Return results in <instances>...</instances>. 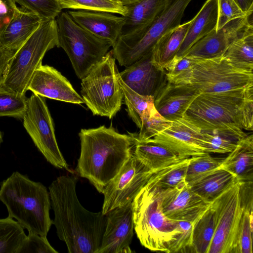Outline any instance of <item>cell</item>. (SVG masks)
Listing matches in <instances>:
<instances>
[{"instance_id": "cell-1", "label": "cell", "mask_w": 253, "mask_h": 253, "mask_svg": "<svg viewBox=\"0 0 253 253\" xmlns=\"http://www.w3.org/2000/svg\"><path fill=\"white\" fill-rule=\"evenodd\" d=\"M78 178L58 177L49 185L52 220L59 239L69 253H97L106 224V215L93 212L80 203L76 193Z\"/></svg>"}, {"instance_id": "cell-2", "label": "cell", "mask_w": 253, "mask_h": 253, "mask_svg": "<svg viewBox=\"0 0 253 253\" xmlns=\"http://www.w3.org/2000/svg\"><path fill=\"white\" fill-rule=\"evenodd\" d=\"M183 118L202 131L239 140L253 129V85L243 89L199 94Z\"/></svg>"}, {"instance_id": "cell-3", "label": "cell", "mask_w": 253, "mask_h": 253, "mask_svg": "<svg viewBox=\"0 0 253 253\" xmlns=\"http://www.w3.org/2000/svg\"><path fill=\"white\" fill-rule=\"evenodd\" d=\"M81 153L77 170L103 193L133 153L130 134H121L111 126L82 129L79 133Z\"/></svg>"}, {"instance_id": "cell-4", "label": "cell", "mask_w": 253, "mask_h": 253, "mask_svg": "<svg viewBox=\"0 0 253 253\" xmlns=\"http://www.w3.org/2000/svg\"><path fill=\"white\" fill-rule=\"evenodd\" d=\"M0 200L8 217L16 219L28 232L46 237L52 224L51 202L49 192L42 183L14 171L1 183Z\"/></svg>"}, {"instance_id": "cell-5", "label": "cell", "mask_w": 253, "mask_h": 253, "mask_svg": "<svg viewBox=\"0 0 253 253\" xmlns=\"http://www.w3.org/2000/svg\"><path fill=\"white\" fill-rule=\"evenodd\" d=\"M55 46L59 47L56 18L42 21L12 57L0 86L8 91L25 95L34 72L42 65L45 53Z\"/></svg>"}, {"instance_id": "cell-6", "label": "cell", "mask_w": 253, "mask_h": 253, "mask_svg": "<svg viewBox=\"0 0 253 253\" xmlns=\"http://www.w3.org/2000/svg\"><path fill=\"white\" fill-rule=\"evenodd\" d=\"M131 206L134 230L141 244L150 251L167 253L178 232L177 221L164 213L157 187L148 181Z\"/></svg>"}, {"instance_id": "cell-7", "label": "cell", "mask_w": 253, "mask_h": 253, "mask_svg": "<svg viewBox=\"0 0 253 253\" xmlns=\"http://www.w3.org/2000/svg\"><path fill=\"white\" fill-rule=\"evenodd\" d=\"M168 81L188 85L200 93L239 90L253 85V72L238 68L224 55L197 59L187 69Z\"/></svg>"}, {"instance_id": "cell-8", "label": "cell", "mask_w": 253, "mask_h": 253, "mask_svg": "<svg viewBox=\"0 0 253 253\" xmlns=\"http://www.w3.org/2000/svg\"><path fill=\"white\" fill-rule=\"evenodd\" d=\"M112 49L81 79V93L93 115L111 119L121 109L123 93Z\"/></svg>"}, {"instance_id": "cell-9", "label": "cell", "mask_w": 253, "mask_h": 253, "mask_svg": "<svg viewBox=\"0 0 253 253\" xmlns=\"http://www.w3.org/2000/svg\"><path fill=\"white\" fill-rule=\"evenodd\" d=\"M192 0H168L159 16L143 31L120 36L112 46L114 56L121 66L127 67L150 52L169 31L181 24L184 11Z\"/></svg>"}, {"instance_id": "cell-10", "label": "cell", "mask_w": 253, "mask_h": 253, "mask_svg": "<svg viewBox=\"0 0 253 253\" xmlns=\"http://www.w3.org/2000/svg\"><path fill=\"white\" fill-rule=\"evenodd\" d=\"M56 20L59 47L65 51L81 80L103 58L112 44L80 26L67 11L61 12Z\"/></svg>"}, {"instance_id": "cell-11", "label": "cell", "mask_w": 253, "mask_h": 253, "mask_svg": "<svg viewBox=\"0 0 253 253\" xmlns=\"http://www.w3.org/2000/svg\"><path fill=\"white\" fill-rule=\"evenodd\" d=\"M23 126L39 151L54 167L69 170L58 147L54 123L44 97L33 94L27 98Z\"/></svg>"}, {"instance_id": "cell-12", "label": "cell", "mask_w": 253, "mask_h": 253, "mask_svg": "<svg viewBox=\"0 0 253 253\" xmlns=\"http://www.w3.org/2000/svg\"><path fill=\"white\" fill-rule=\"evenodd\" d=\"M210 205L215 212L216 225L208 253H236L243 211L240 182L237 181Z\"/></svg>"}, {"instance_id": "cell-13", "label": "cell", "mask_w": 253, "mask_h": 253, "mask_svg": "<svg viewBox=\"0 0 253 253\" xmlns=\"http://www.w3.org/2000/svg\"><path fill=\"white\" fill-rule=\"evenodd\" d=\"M154 172L139 161L133 153L105 188L102 193V213L106 214L113 209L131 203Z\"/></svg>"}, {"instance_id": "cell-14", "label": "cell", "mask_w": 253, "mask_h": 253, "mask_svg": "<svg viewBox=\"0 0 253 253\" xmlns=\"http://www.w3.org/2000/svg\"><path fill=\"white\" fill-rule=\"evenodd\" d=\"M253 12L250 10L245 16L213 30L194 44L185 56L209 59L223 55L232 42L253 32Z\"/></svg>"}, {"instance_id": "cell-15", "label": "cell", "mask_w": 253, "mask_h": 253, "mask_svg": "<svg viewBox=\"0 0 253 253\" xmlns=\"http://www.w3.org/2000/svg\"><path fill=\"white\" fill-rule=\"evenodd\" d=\"M157 188L162 211L172 220L187 221L193 224L210 205L194 193L185 180L173 188Z\"/></svg>"}, {"instance_id": "cell-16", "label": "cell", "mask_w": 253, "mask_h": 253, "mask_svg": "<svg viewBox=\"0 0 253 253\" xmlns=\"http://www.w3.org/2000/svg\"><path fill=\"white\" fill-rule=\"evenodd\" d=\"M201 131L182 118L172 121L168 127L147 139L168 148L179 157L190 158L206 153Z\"/></svg>"}, {"instance_id": "cell-17", "label": "cell", "mask_w": 253, "mask_h": 253, "mask_svg": "<svg viewBox=\"0 0 253 253\" xmlns=\"http://www.w3.org/2000/svg\"><path fill=\"white\" fill-rule=\"evenodd\" d=\"M106 224L97 253H131L134 223L131 203L113 209L106 214Z\"/></svg>"}, {"instance_id": "cell-18", "label": "cell", "mask_w": 253, "mask_h": 253, "mask_svg": "<svg viewBox=\"0 0 253 253\" xmlns=\"http://www.w3.org/2000/svg\"><path fill=\"white\" fill-rule=\"evenodd\" d=\"M44 98L76 104L84 103L67 79L55 68L41 65L34 72L28 90Z\"/></svg>"}, {"instance_id": "cell-19", "label": "cell", "mask_w": 253, "mask_h": 253, "mask_svg": "<svg viewBox=\"0 0 253 253\" xmlns=\"http://www.w3.org/2000/svg\"><path fill=\"white\" fill-rule=\"evenodd\" d=\"M119 76L135 92L154 98L168 82L165 71L153 64L152 50L119 73Z\"/></svg>"}, {"instance_id": "cell-20", "label": "cell", "mask_w": 253, "mask_h": 253, "mask_svg": "<svg viewBox=\"0 0 253 253\" xmlns=\"http://www.w3.org/2000/svg\"><path fill=\"white\" fill-rule=\"evenodd\" d=\"M80 26L94 36L108 41L113 46L121 34L124 16L103 11L79 10L67 11Z\"/></svg>"}, {"instance_id": "cell-21", "label": "cell", "mask_w": 253, "mask_h": 253, "mask_svg": "<svg viewBox=\"0 0 253 253\" xmlns=\"http://www.w3.org/2000/svg\"><path fill=\"white\" fill-rule=\"evenodd\" d=\"M199 94L190 86L173 84L168 81L155 97L154 106L163 117L172 121L183 118Z\"/></svg>"}, {"instance_id": "cell-22", "label": "cell", "mask_w": 253, "mask_h": 253, "mask_svg": "<svg viewBox=\"0 0 253 253\" xmlns=\"http://www.w3.org/2000/svg\"><path fill=\"white\" fill-rule=\"evenodd\" d=\"M42 21L34 13L17 7L10 22L0 35V44L16 52L37 29Z\"/></svg>"}, {"instance_id": "cell-23", "label": "cell", "mask_w": 253, "mask_h": 253, "mask_svg": "<svg viewBox=\"0 0 253 253\" xmlns=\"http://www.w3.org/2000/svg\"><path fill=\"white\" fill-rule=\"evenodd\" d=\"M168 0H139L126 5L127 14L120 36L139 33L148 27L164 9Z\"/></svg>"}, {"instance_id": "cell-24", "label": "cell", "mask_w": 253, "mask_h": 253, "mask_svg": "<svg viewBox=\"0 0 253 253\" xmlns=\"http://www.w3.org/2000/svg\"><path fill=\"white\" fill-rule=\"evenodd\" d=\"M217 17V0H207L191 19L184 40L174 58H180L184 56L194 44L215 30Z\"/></svg>"}, {"instance_id": "cell-25", "label": "cell", "mask_w": 253, "mask_h": 253, "mask_svg": "<svg viewBox=\"0 0 253 253\" xmlns=\"http://www.w3.org/2000/svg\"><path fill=\"white\" fill-rule=\"evenodd\" d=\"M229 153L219 168L232 174L239 182L253 181V134L239 140L234 149Z\"/></svg>"}, {"instance_id": "cell-26", "label": "cell", "mask_w": 253, "mask_h": 253, "mask_svg": "<svg viewBox=\"0 0 253 253\" xmlns=\"http://www.w3.org/2000/svg\"><path fill=\"white\" fill-rule=\"evenodd\" d=\"M129 133L134 142V155L147 168L154 172L182 159L159 144L148 139H139L136 133Z\"/></svg>"}, {"instance_id": "cell-27", "label": "cell", "mask_w": 253, "mask_h": 253, "mask_svg": "<svg viewBox=\"0 0 253 253\" xmlns=\"http://www.w3.org/2000/svg\"><path fill=\"white\" fill-rule=\"evenodd\" d=\"M191 20L169 31L157 41L152 50V60L155 66L164 71L176 56L183 42Z\"/></svg>"}, {"instance_id": "cell-28", "label": "cell", "mask_w": 253, "mask_h": 253, "mask_svg": "<svg viewBox=\"0 0 253 253\" xmlns=\"http://www.w3.org/2000/svg\"><path fill=\"white\" fill-rule=\"evenodd\" d=\"M237 181L228 171L218 168L189 184L191 190L207 203H211Z\"/></svg>"}, {"instance_id": "cell-29", "label": "cell", "mask_w": 253, "mask_h": 253, "mask_svg": "<svg viewBox=\"0 0 253 253\" xmlns=\"http://www.w3.org/2000/svg\"><path fill=\"white\" fill-rule=\"evenodd\" d=\"M119 81L123 93V98L126 106V111L133 122L140 128L142 122L147 118L155 108L154 97L143 95L135 92L121 80Z\"/></svg>"}, {"instance_id": "cell-30", "label": "cell", "mask_w": 253, "mask_h": 253, "mask_svg": "<svg viewBox=\"0 0 253 253\" xmlns=\"http://www.w3.org/2000/svg\"><path fill=\"white\" fill-rule=\"evenodd\" d=\"M216 225L215 212L210 205L206 211L193 224V253H208L214 236Z\"/></svg>"}, {"instance_id": "cell-31", "label": "cell", "mask_w": 253, "mask_h": 253, "mask_svg": "<svg viewBox=\"0 0 253 253\" xmlns=\"http://www.w3.org/2000/svg\"><path fill=\"white\" fill-rule=\"evenodd\" d=\"M190 158H182L155 172L148 182L162 189L175 187L185 180Z\"/></svg>"}, {"instance_id": "cell-32", "label": "cell", "mask_w": 253, "mask_h": 253, "mask_svg": "<svg viewBox=\"0 0 253 253\" xmlns=\"http://www.w3.org/2000/svg\"><path fill=\"white\" fill-rule=\"evenodd\" d=\"M224 56L235 66L253 70V32L232 42Z\"/></svg>"}, {"instance_id": "cell-33", "label": "cell", "mask_w": 253, "mask_h": 253, "mask_svg": "<svg viewBox=\"0 0 253 253\" xmlns=\"http://www.w3.org/2000/svg\"><path fill=\"white\" fill-rule=\"evenodd\" d=\"M60 8L107 12L125 16L127 9L119 0H56Z\"/></svg>"}, {"instance_id": "cell-34", "label": "cell", "mask_w": 253, "mask_h": 253, "mask_svg": "<svg viewBox=\"0 0 253 253\" xmlns=\"http://www.w3.org/2000/svg\"><path fill=\"white\" fill-rule=\"evenodd\" d=\"M26 236L17 221L8 216L0 219V253H17Z\"/></svg>"}, {"instance_id": "cell-35", "label": "cell", "mask_w": 253, "mask_h": 253, "mask_svg": "<svg viewBox=\"0 0 253 253\" xmlns=\"http://www.w3.org/2000/svg\"><path fill=\"white\" fill-rule=\"evenodd\" d=\"M224 158L213 157L208 153L190 157L186 182L191 183L219 168Z\"/></svg>"}, {"instance_id": "cell-36", "label": "cell", "mask_w": 253, "mask_h": 253, "mask_svg": "<svg viewBox=\"0 0 253 253\" xmlns=\"http://www.w3.org/2000/svg\"><path fill=\"white\" fill-rule=\"evenodd\" d=\"M27 108V98L0 86V117L23 119Z\"/></svg>"}, {"instance_id": "cell-37", "label": "cell", "mask_w": 253, "mask_h": 253, "mask_svg": "<svg viewBox=\"0 0 253 253\" xmlns=\"http://www.w3.org/2000/svg\"><path fill=\"white\" fill-rule=\"evenodd\" d=\"M202 146L206 153L224 154L231 152L239 141L215 132L202 131Z\"/></svg>"}, {"instance_id": "cell-38", "label": "cell", "mask_w": 253, "mask_h": 253, "mask_svg": "<svg viewBox=\"0 0 253 253\" xmlns=\"http://www.w3.org/2000/svg\"><path fill=\"white\" fill-rule=\"evenodd\" d=\"M22 8L39 16L42 21L55 19L62 9L56 0H14Z\"/></svg>"}, {"instance_id": "cell-39", "label": "cell", "mask_w": 253, "mask_h": 253, "mask_svg": "<svg viewBox=\"0 0 253 253\" xmlns=\"http://www.w3.org/2000/svg\"><path fill=\"white\" fill-rule=\"evenodd\" d=\"M236 253H253V209L242 208Z\"/></svg>"}, {"instance_id": "cell-40", "label": "cell", "mask_w": 253, "mask_h": 253, "mask_svg": "<svg viewBox=\"0 0 253 253\" xmlns=\"http://www.w3.org/2000/svg\"><path fill=\"white\" fill-rule=\"evenodd\" d=\"M172 121L163 117L155 108L149 117L142 122L137 138L145 140L153 137L158 133L168 127Z\"/></svg>"}, {"instance_id": "cell-41", "label": "cell", "mask_w": 253, "mask_h": 253, "mask_svg": "<svg viewBox=\"0 0 253 253\" xmlns=\"http://www.w3.org/2000/svg\"><path fill=\"white\" fill-rule=\"evenodd\" d=\"M178 232L169 246L167 253H193L192 248L193 224L187 221H177Z\"/></svg>"}, {"instance_id": "cell-42", "label": "cell", "mask_w": 253, "mask_h": 253, "mask_svg": "<svg viewBox=\"0 0 253 253\" xmlns=\"http://www.w3.org/2000/svg\"><path fill=\"white\" fill-rule=\"evenodd\" d=\"M217 2L218 17L215 30L233 20L245 16L248 13L244 12L234 0H217Z\"/></svg>"}, {"instance_id": "cell-43", "label": "cell", "mask_w": 253, "mask_h": 253, "mask_svg": "<svg viewBox=\"0 0 253 253\" xmlns=\"http://www.w3.org/2000/svg\"><path fill=\"white\" fill-rule=\"evenodd\" d=\"M49 244L47 238L28 232L17 253H58Z\"/></svg>"}, {"instance_id": "cell-44", "label": "cell", "mask_w": 253, "mask_h": 253, "mask_svg": "<svg viewBox=\"0 0 253 253\" xmlns=\"http://www.w3.org/2000/svg\"><path fill=\"white\" fill-rule=\"evenodd\" d=\"M17 8L14 0H0V35L10 22Z\"/></svg>"}, {"instance_id": "cell-45", "label": "cell", "mask_w": 253, "mask_h": 253, "mask_svg": "<svg viewBox=\"0 0 253 253\" xmlns=\"http://www.w3.org/2000/svg\"><path fill=\"white\" fill-rule=\"evenodd\" d=\"M15 53L0 44V84L6 68Z\"/></svg>"}, {"instance_id": "cell-46", "label": "cell", "mask_w": 253, "mask_h": 253, "mask_svg": "<svg viewBox=\"0 0 253 253\" xmlns=\"http://www.w3.org/2000/svg\"><path fill=\"white\" fill-rule=\"evenodd\" d=\"M245 12L253 9V0H234Z\"/></svg>"}, {"instance_id": "cell-47", "label": "cell", "mask_w": 253, "mask_h": 253, "mask_svg": "<svg viewBox=\"0 0 253 253\" xmlns=\"http://www.w3.org/2000/svg\"><path fill=\"white\" fill-rule=\"evenodd\" d=\"M124 5H127L134 2H135L139 0H119Z\"/></svg>"}, {"instance_id": "cell-48", "label": "cell", "mask_w": 253, "mask_h": 253, "mask_svg": "<svg viewBox=\"0 0 253 253\" xmlns=\"http://www.w3.org/2000/svg\"><path fill=\"white\" fill-rule=\"evenodd\" d=\"M2 134L1 133V132L0 131V145L1 144V143L2 142Z\"/></svg>"}]
</instances>
